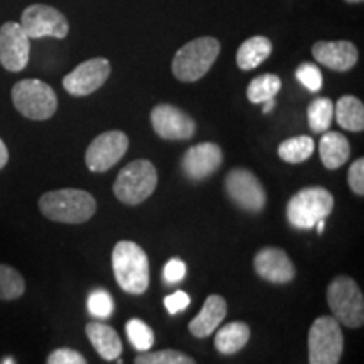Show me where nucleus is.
Returning a JSON list of instances; mask_svg holds the SVG:
<instances>
[{
    "mask_svg": "<svg viewBox=\"0 0 364 364\" xmlns=\"http://www.w3.org/2000/svg\"><path fill=\"white\" fill-rule=\"evenodd\" d=\"M39 211L54 223L81 225L95 216L97 199L83 189L48 191L41 196Z\"/></svg>",
    "mask_w": 364,
    "mask_h": 364,
    "instance_id": "nucleus-1",
    "label": "nucleus"
},
{
    "mask_svg": "<svg viewBox=\"0 0 364 364\" xmlns=\"http://www.w3.org/2000/svg\"><path fill=\"white\" fill-rule=\"evenodd\" d=\"M112 267L115 279L124 292L142 295L150 284L149 257L134 241H118L112 252Z\"/></svg>",
    "mask_w": 364,
    "mask_h": 364,
    "instance_id": "nucleus-2",
    "label": "nucleus"
},
{
    "mask_svg": "<svg viewBox=\"0 0 364 364\" xmlns=\"http://www.w3.org/2000/svg\"><path fill=\"white\" fill-rule=\"evenodd\" d=\"M221 44L216 38H198L184 44L172 59V73L182 83L199 81L220 56Z\"/></svg>",
    "mask_w": 364,
    "mask_h": 364,
    "instance_id": "nucleus-3",
    "label": "nucleus"
},
{
    "mask_svg": "<svg viewBox=\"0 0 364 364\" xmlns=\"http://www.w3.org/2000/svg\"><path fill=\"white\" fill-rule=\"evenodd\" d=\"M334 209V196L321 186L300 189L287 203V220L295 230H311Z\"/></svg>",
    "mask_w": 364,
    "mask_h": 364,
    "instance_id": "nucleus-4",
    "label": "nucleus"
},
{
    "mask_svg": "<svg viewBox=\"0 0 364 364\" xmlns=\"http://www.w3.org/2000/svg\"><path fill=\"white\" fill-rule=\"evenodd\" d=\"M157 182L156 166L145 159H139L118 172L115 184H113V193L118 201L127 206H139L156 193Z\"/></svg>",
    "mask_w": 364,
    "mask_h": 364,
    "instance_id": "nucleus-5",
    "label": "nucleus"
},
{
    "mask_svg": "<svg viewBox=\"0 0 364 364\" xmlns=\"http://www.w3.org/2000/svg\"><path fill=\"white\" fill-rule=\"evenodd\" d=\"M327 304L341 326L358 329L364 324V297L356 280L339 275L327 287Z\"/></svg>",
    "mask_w": 364,
    "mask_h": 364,
    "instance_id": "nucleus-6",
    "label": "nucleus"
},
{
    "mask_svg": "<svg viewBox=\"0 0 364 364\" xmlns=\"http://www.w3.org/2000/svg\"><path fill=\"white\" fill-rule=\"evenodd\" d=\"M12 102L22 117L36 122L48 120L58 110L56 93L41 80H22L14 85Z\"/></svg>",
    "mask_w": 364,
    "mask_h": 364,
    "instance_id": "nucleus-7",
    "label": "nucleus"
},
{
    "mask_svg": "<svg viewBox=\"0 0 364 364\" xmlns=\"http://www.w3.org/2000/svg\"><path fill=\"white\" fill-rule=\"evenodd\" d=\"M344 351L341 324L331 316L317 317L309 331V363L339 364Z\"/></svg>",
    "mask_w": 364,
    "mask_h": 364,
    "instance_id": "nucleus-8",
    "label": "nucleus"
},
{
    "mask_svg": "<svg viewBox=\"0 0 364 364\" xmlns=\"http://www.w3.org/2000/svg\"><path fill=\"white\" fill-rule=\"evenodd\" d=\"M225 189L228 198L235 206L247 213H262L267 204V193L263 184L252 171L231 169L225 177Z\"/></svg>",
    "mask_w": 364,
    "mask_h": 364,
    "instance_id": "nucleus-9",
    "label": "nucleus"
},
{
    "mask_svg": "<svg viewBox=\"0 0 364 364\" xmlns=\"http://www.w3.org/2000/svg\"><path fill=\"white\" fill-rule=\"evenodd\" d=\"M129 136L122 130H110L100 134L88 145L85 162L91 172H107L124 159L129 150Z\"/></svg>",
    "mask_w": 364,
    "mask_h": 364,
    "instance_id": "nucleus-10",
    "label": "nucleus"
},
{
    "mask_svg": "<svg viewBox=\"0 0 364 364\" xmlns=\"http://www.w3.org/2000/svg\"><path fill=\"white\" fill-rule=\"evenodd\" d=\"M21 27L31 39L56 38L63 39L70 33L66 17L58 9L44 4H34L22 12Z\"/></svg>",
    "mask_w": 364,
    "mask_h": 364,
    "instance_id": "nucleus-11",
    "label": "nucleus"
},
{
    "mask_svg": "<svg viewBox=\"0 0 364 364\" xmlns=\"http://www.w3.org/2000/svg\"><path fill=\"white\" fill-rule=\"evenodd\" d=\"M110 73L112 65L108 59L93 58L81 63L70 75H66L63 86L73 97H88L107 83Z\"/></svg>",
    "mask_w": 364,
    "mask_h": 364,
    "instance_id": "nucleus-12",
    "label": "nucleus"
},
{
    "mask_svg": "<svg viewBox=\"0 0 364 364\" xmlns=\"http://www.w3.org/2000/svg\"><path fill=\"white\" fill-rule=\"evenodd\" d=\"M150 122L156 134L164 140H189L196 134L194 118L169 103H161L150 112Z\"/></svg>",
    "mask_w": 364,
    "mask_h": 364,
    "instance_id": "nucleus-13",
    "label": "nucleus"
},
{
    "mask_svg": "<svg viewBox=\"0 0 364 364\" xmlns=\"http://www.w3.org/2000/svg\"><path fill=\"white\" fill-rule=\"evenodd\" d=\"M31 38L21 24L6 22L0 27V65L11 73H19L29 63Z\"/></svg>",
    "mask_w": 364,
    "mask_h": 364,
    "instance_id": "nucleus-14",
    "label": "nucleus"
},
{
    "mask_svg": "<svg viewBox=\"0 0 364 364\" xmlns=\"http://www.w3.org/2000/svg\"><path fill=\"white\" fill-rule=\"evenodd\" d=\"M223 164V150L218 144H196L182 156L181 169L189 181L199 182L208 179L220 169Z\"/></svg>",
    "mask_w": 364,
    "mask_h": 364,
    "instance_id": "nucleus-15",
    "label": "nucleus"
},
{
    "mask_svg": "<svg viewBox=\"0 0 364 364\" xmlns=\"http://www.w3.org/2000/svg\"><path fill=\"white\" fill-rule=\"evenodd\" d=\"M253 268L260 279L275 285L290 284L295 279V267L285 250L265 247L255 255Z\"/></svg>",
    "mask_w": 364,
    "mask_h": 364,
    "instance_id": "nucleus-16",
    "label": "nucleus"
},
{
    "mask_svg": "<svg viewBox=\"0 0 364 364\" xmlns=\"http://www.w3.org/2000/svg\"><path fill=\"white\" fill-rule=\"evenodd\" d=\"M312 56L318 65L332 71H349L358 63V48L349 41H318L312 46Z\"/></svg>",
    "mask_w": 364,
    "mask_h": 364,
    "instance_id": "nucleus-17",
    "label": "nucleus"
},
{
    "mask_svg": "<svg viewBox=\"0 0 364 364\" xmlns=\"http://www.w3.org/2000/svg\"><path fill=\"white\" fill-rule=\"evenodd\" d=\"M228 314L226 300L221 295H209L201 312L189 322V332L198 339H206L223 324Z\"/></svg>",
    "mask_w": 364,
    "mask_h": 364,
    "instance_id": "nucleus-18",
    "label": "nucleus"
},
{
    "mask_svg": "<svg viewBox=\"0 0 364 364\" xmlns=\"http://www.w3.org/2000/svg\"><path fill=\"white\" fill-rule=\"evenodd\" d=\"M85 331L95 351L105 361H115L117 358H120L122 351H124V346H122L120 336H118V332L113 327L102 324V322H88Z\"/></svg>",
    "mask_w": 364,
    "mask_h": 364,
    "instance_id": "nucleus-19",
    "label": "nucleus"
},
{
    "mask_svg": "<svg viewBox=\"0 0 364 364\" xmlns=\"http://www.w3.org/2000/svg\"><path fill=\"white\" fill-rule=\"evenodd\" d=\"M318 156H321V161L326 169H339L341 166H344L349 161L351 145H349V140L339 132H326L322 135L321 142H318Z\"/></svg>",
    "mask_w": 364,
    "mask_h": 364,
    "instance_id": "nucleus-20",
    "label": "nucleus"
},
{
    "mask_svg": "<svg viewBox=\"0 0 364 364\" xmlns=\"http://www.w3.org/2000/svg\"><path fill=\"white\" fill-rule=\"evenodd\" d=\"M250 336H252V331H250V326L247 322H230V324L223 326L216 332V351L223 354V356H233V354L240 353L248 344Z\"/></svg>",
    "mask_w": 364,
    "mask_h": 364,
    "instance_id": "nucleus-21",
    "label": "nucleus"
},
{
    "mask_svg": "<svg viewBox=\"0 0 364 364\" xmlns=\"http://www.w3.org/2000/svg\"><path fill=\"white\" fill-rule=\"evenodd\" d=\"M273 51L272 41L265 38V36H253L245 41L243 44L238 48L236 53V65L240 70L243 71H252L255 68H258L270 58Z\"/></svg>",
    "mask_w": 364,
    "mask_h": 364,
    "instance_id": "nucleus-22",
    "label": "nucleus"
},
{
    "mask_svg": "<svg viewBox=\"0 0 364 364\" xmlns=\"http://www.w3.org/2000/svg\"><path fill=\"white\" fill-rule=\"evenodd\" d=\"M334 117L341 129L348 132L364 130V105L353 95H344L334 107Z\"/></svg>",
    "mask_w": 364,
    "mask_h": 364,
    "instance_id": "nucleus-23",
    "label": "nucleus"
},
{
    "mask_svg": "<svg viewBox=\"0 0 364 364\" xmlns=\"http://www.w3.org/2000/svg\"><path fill=\"white\" fill-rule=\"evenodd\" d=\"M316 150L314 139L309 135H299L287 139L279 145V157L289 164H302L312 156Z\"/></svg>",
    "mask_w": 364,
    "mask_h": 364,
    "instance_id": "nucleus-24",
    "label": "nucleus"
},
{
    "mask_svg": "<svg viewBox=\"0 0 364 364\" xmlns=\"http://www.w3.org/2000/svg\"><path fill=\"white\" fill-rule=\"evenodd\" d=\"M332 118H334V103L331 102V98H316L311 105H309V127H311V130L316 132V134H322V132L329 130Z\"/></svg>",
    "mask_w": 364,
    "mask_h": 364,
    "instance_id": "nucleus-25",
    "label": "nucleus"
},
{
    "mask_svg": "<svg viewBox=\"0 0 364 364\" xmlns=\"http://www.w3.org/2000/svg\"><path fill=\"white\" fill-rule=\"evenodd\" d=\"M282 88V81L277 75L267 73V75L257 76L250 81L247 88V97L252 103H265L267 100L277 97Z\"/></svg>",
    "mask_w": 364,
    "mask_h": 364,
    "instance_id": "nucleus-26",
    "label": "nucleus"
},
{
    "mask_svg": "<svg viewBox=\"0 0 364 364\" xmlns=\"http://www.w3.org/2000/svg\"><path fill=\"white\" fill-rule=\"evenodd\" d=\"M26 292V280L16 268L0 263V300L11 302L21 299Z\"/></svg>",
    "mask_w": 364,
    "mask_h": 364,
    "instance_id": "nucleus-27",
    "label": "nucleus"
},
{
    "mask_svg": "<svg viewBox=\"0 0 364 364\" xmlns=\"http://www.w3.org/2000/svg\"><path fill=\"white\" fill-rule=\"evenodd\" d=\"M125 332L129 336L130 344L140 353L150 351L154 343H156V336H154L152 327L145 324L142 318H130L125 326Z\"/></svg>",
    "mask_w": 364,
    "mask_h": 364,
    "instance_id": "nucleus-28",
    "label": "nucleus"
},
{
    "mask_svg": "<svg viewBox=\"0 0 364 364\" xmlns=\"http://www.w3.org/2000/svg\"><path fill=\"white\" fill-rule=\"evenodd\" d=\"M135 364H196L189 354L176 349H162L156 353H142L135 358Z\"/></svg>",
    "mask_w": 364,
    "mask_h": 364,
    "instance_id": "nucleus-29",
    "label": "nucleus"
},
{
    "mask_svg": "<svg viewBox=\"0 0 364 364\" xmlns=\"http://www.w3.org/2000/svg\"><path fill=\"white\" fill-rule=\"evenodd\" d=\"M90 314L97 318H108L112 316L115 304H113L112 295L103 289H95L91 290L88 295V302H86Z\"/></svg>",
    "mask_w": 364,
    "mask_h": 364,
    "instance_id": "nucleus-30",
    "label": "nucleus"
},
{
    "mask_svg": "<svg viewBox=\"0 0 364 364\" xmlns=\"http://www.w3.org/2000/svg\"><path fill=\"white\" fill-rule=\"evenodd\" d=\"M295 76H297L300 85L306 86L312 93H317L322 88V73L312 63H302L295 71Z\"/></svg>",
    "mask_w": 364,
    "mask_h": 364,
    "instance_id": "nucleus-31",
    "label": "nucleus"
},
{
    "mask_svg": "<svg viewBox=\"0 0 364 364\" xmlns=\"http://www.w3.org/2000/svg\"><path fill=\"white\" fill-rule=\"evenodd\" d=\"M46 364H88L85 356L71 348H59L48 356Z\"/></svg>",
    "mask_w": 364,
    "mask_h": 364,
    "instance_id": "nucleus-32",
    "label": "nucleus"
},
{
    "mask_svg": "<svg viewBox=\"0 0 364 364\" xmlns=\"http://www.w3.org/2000/svg\"><path fill=\"white\" fill-rule=\"evenodd\" d=\"M348 184L356 196H364V159L359 157L353 162L348 172Z\"/></svg>",
    "mask_w": 364,
    "mask_h": 364,
    "instance_id": "nucleus-33",
    "label": "nucleus"
},
{
    "mask_svg": "<svg viewBox=\"0 0 364 364\" xmlns=\"http://www.w3.org/2000/svg\"><path fill=\"white\" fill-rule=\"evenodd\" d=\"M186 277V263L179 258H172L164 267V280L167 284H179Z\"/></svg>",
    "mask_w": 364,
    "mask_h": 364,
    "instance_id": "nucleus-34",
    "label": "nucleus"
},
{
    "mask_svg": "<svg viewBox=\"0 0 364 364\" xmlns=\"http://www.w3.org/2000/svg\"><path fill=\"white\" fill-rule=\"evenodd\" d=\"M191 304V297L186 292H182V290H177L172 295H167L166 299H164V306H166L167 311L172 316H176L177 312L181 311H186V309L189 307Z\"/></svg>",
    "mask_w": 364,
    "mask_h": 364,
    "instance_id": "nucleus-35",
    "label": "nucleus"
},
{
    "mask_svg": "<svg viewBox=\"0 0 364 364\" xmlns=\"http://www.w3.org/2000/svg\"><path fill=\"white\" fill-rule=\"evenodd\" d=\"M9 162V150H7V145L4 144V140L0 139V169H4V167L7 166Z\"/></svg>",
    "mask_w": 364,
    "mask_h": 364,
    "instance_id": "nucleus-36",
    "label": "nucleus"
},
{
    "mask_svg": "<svg viewBox=\"0 0 364 364\" xmlns=\"http://www.w3.org/2000/svg\"><path fill=\"white\" fill-rule=\"evenodd\" d=\"M263 105H265V107H263V113H270L272 110H273V108H275V98H272V100H267V102L265 103H263Z\"/></svg>",
    "mask_w": 364,
    "mask_h": 364,
    "instance_id": "nucleus-37",
    "label": "nucleus"
},
{
    "mask_svg": "<svg viewBox=\"0 0 364 364\" xmlns=\"http://www.w3.org/2000/svg\"><path fill=\"white\" fill-rule=\"evenodd\" d=\"M316 226H317V233H318V235H322V233H324V228H326V220L317 221V223H316Z\"/></svg>",
    "mask_w": 364,
    "mask_h": 364,
    "instance_id": "nucleus-38",
    "label": "nucleus"
},
{
    "mask_svg": "<svg viewBox=\"0 0 364 364\" xmlns=\"http://www.w3.org/2000/svg\"><path fill=\"white\" fill-rule=\"evenodd\" d=\"M0 364H16V359H14L12 356H6Z\"/></svg>",
    "mask_w": 364,
    "mask_h": 364,
    "instance_id": "nucleus-39",
    "label": "nucleus"
},
{
    "mask_svg": "<svg viewBox=\"0 0 364 364\" xmlns=\"http://www.w3.org/2000/svg\"><path fill=\"white\" fill-rule=\"evenodd\" d=\"M346 2H349V4H361L363 0H346Z\"/></svg>",
    "mask_w": 364,
    "mask_h": 364,
    "instance_id": "nucleus-40",
    "label": "nucleus"
}]
</instances>
